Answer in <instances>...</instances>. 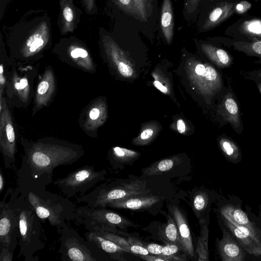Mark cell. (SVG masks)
Here are the masks:
<instances>
[{
	"mask_svg": "<svg viewBox=\"0 0 261 261\" xmlns=\"http://www.w3.org/2000/svg\"><path fill=\"white\" fill-rule=\"evenodd\" d=\"M251 7V4L246 1H242L236 4L235 12L242 14L246 12Z\"/></svg>",
	"mask_w": 261,
	"mask_h": 261,
	"instance_id": "34",
	"label": "cell"
},
{
	"mask_svg": "<svg viewBox=\"0 0 261 261\" xmlns=\"http://www.w3.org/2000/svg\"><path fill=\"white\" fill-rule=\"evenodd\" d=\"M17 201L19 212L18 256H23L25 261H38V257L34 255L45 247L42 239V222L29 202L20 193Z\"/></svg>",
	"mask_w": 261,
	"mask_h": 261,
	"instance_id": "3",
	"label": "cell"
},
{
	"mask_svg": "<svg viewBox=\"0 0 261 261\" xmlns=\"http://www.w3.org/2000/svg\"><path fill=\"white\" fill-rule=\"evenodd\" d=\"M74 220L82 225L91 224L114 229L124 230L132 224L121 216L106 208H93L86 205L76 207Z\"/></svg>",
	"mask_w": 261,
	"mask_h": 261,
	"instance_id": "8",
	"label": "cell"
},
{
	"mask_svg": "<svg viewBox=\"0 0 261 261\" xmlns=\"http://www.w3.org/2000/svg\"><path fill=\"white\" fill-rule=\"evenodd\" d=\"M29 202L42 223L47 220L58 232L66 221L74 220L76 206L63 196L46 190L41 192L20 193Z\"/></svg>",
	"mask_w": 261,
	"mask_h": 261,
	"instance_id": "2",
	"label": "cell"
},
{
	"mask_svg": "<svg viewBox=\"0 0 261 261\" xmlns=\"http://www.w3.org/2000/svg\"><path fill=\"white\" fill-rule=\"evenodd\" d=\"M49 38L48 28L45 23L37 27L25 40L23 49L27 54L40 50L47 42Z\"/></svg>",
	"mask_w": 261,
	"mask_h": 261,
	"instance_id": "18",
	"label": "cell"
},
{
	"mask_svg": "<svg viewBox=\"0 0 261 261\" xmlns=\"http://www.w3.org/2000/svg\"><path fill=\"white\" fill-rule=\"evenodd\" d=\"M28 85V81L25 79H21L19 82L15 84V88L17 90L22 89Z\"/></svg>",
	"mask_w": 261,
	"mask_h": 261,
	"instance_id": "44",
	"label": "cell"
},
{
	"mask_svg": "<svg viewBox=\"0 0 261 261\" xmlns=\"http://www.w3.org/2000/svg\"><path fill=\"white\" fill-rule=\"evenodd\" d=\"M99 115V111L97 108L92 109L89 113V117L92 120L96 119Z\"/></svg>",
	"mask_w": 261,
	"mask_h": 261,
	"instance_id": "47",
	"label": "cell"
},
{
	"mask_svg": "<svg viewBox=\"0 0 261 261\" xmlns=\"http://www.w3.org/2000/svg\"><path fill=\"white\" fill-rule=\"evenodd\" d=\"M232 46L234 49L243 52L248 56L258 58L256 63L261 64V41L249 42L236 41L232 43Z\"/></svg>",
	"mask_w": 261,
	"mask_h": 261,
	"instance_id": "25",
	"label": "cell"
},
{
	"mask_svg": "<svg viewBox=\"0 0 261 261\" xmlns=\"http://www.w3.org/2000/svg\"><path fill=\"white\" fill-rule=\"evenodd\" d=\"M174 165V161L171 159L161 161L156 165L148 169L145 173L149 174H156L158 172H165L171 169Z\"/></svg>",
	"mask_w": 261,
	"mask_h": 261,
	"instance_id": "30",
	"label": "cell"
},
{
	"mask_svg": "<svg viewBox=\"0 0 261 261\" xmlns=\"http://www.w3.org/2000/svg\"><path fill=\"white\" fill-rule=\"evenodd\" d=\"M120 14L121 20L136 27L141 33L142 28L133 0H111Z\"/></svg>",
	"mask_w": 261,
	"mask_h": 261,
	"instance_id": "19",
	"label": "cell"
},
{
	"mask_svg": "<svg viewBox=\"0 0 261 261\" xmlns=\"http://www.w3.org/2000/svg\"><path fill=\"white\" fill-rule=\"evenodd\" d=\"M208 229L207 225L201 226L200 237L199 238L196 253L199 261H208L209 253L208 251Z\"/></svg>",
	"mask_w": 261,
	"mask_h": 261,
	"instance_id": "26",
	"label": "cell"
},
{
	"mask_svg": "<svg viewBox=\"0 0 261 261\" xmlns=\"http://www.w3.org/2000/svg\"><path fill=\"white\" fill-rule=\"evenodd\" d=\"M5 79L3 76V65L1 64L0 66V84L1 85L4 84Z\"/></svg>",
	"mask_w": 261,
	"mask_h": 261,
	"instance_id": "49",
	"label": "cell"
},
{
	"mask_svg": "<svg viewBox=\"0 0 261 261\" xmlns=\"http://www.w3.org/2000/svg\"><path fill=\"white\" fill-rule=\"evenodd\" d=\"M179 250H182L181 247L174 243H168L163 247L162 253L158 256L163 258L165 261H170L169 256L176 254Z\"/></svg>",
	"mask_w": 261,
	"mask_h": 261,
	"instance_id": "31",
	"label": "cell"
},
{
	"mask_svg": "<svg viewBox=\"0 0 261 261\" xmlns=\"http://www.w3.org/2000/svg\"><path fill=\"white\" fill-rule=\"evenodd\" d=\"M59 232L61 243L58 253L62 260L97 261L86 239L66 223Z\"/></svg>",
	"mask_w": 261,
	"mask_h": 261,
	"instance_id": "7",
	"label": "cell"
},
{
	"mask_svg": "<svg viewBox=\"0 0 261 261\" xmlns=\"http://www.w3.org/2000/svg\"><path fill=\"white\" fill-rule=\"evenodd\" d=\"M207 202V196L204 194H197L194 199L193 204L197 211L202 210L206 206Z\"/></svg>",
	"mask_w": 261,
	"mask_h": 261,
	"instance_id": "32",
	"label": "cell"
},
{
	"mask_svg": "<svg viewBox=\"0 0 261 261\" xmlns=\"http://www.w3.org/2000/svg\"><path fill=\"white\" fill-rule=\"evenodd\" d=\"M85 9L89 13L94 12V10L97 11L95 0H82Z\"/></svg>",
	"mask_w": 261,
	"mask_h": 261,
	"instance_id": "39",
	"label": "cell"
},
{
	"mask_svg": "<svg viewBox=\"0 0 261 261\" xmlns=\"http://www.w3.org/2000/svg\"><path fill=\"white\" fill-rule=\"evenodd\" d=\"M221 113L226 122H228L237 133H241L243 124L238 103L233 94L226 92L221 105Z\"/></svg>",
	"mask_w": 261,
	"mask_h": 261,
	"instance_id": "14",
	"label": "cell"
},
{
	"mask_svg": "<svg viewBox=\"0 0 261 261\" xmlns=\"http://www.w3.org/2000/svg\"><path fill=\"white\" fill-rule=\"evenodd\" d=\"M223 220L231 234L245 251L254 256L261 255V241L255 230L232 223L225 218Z\"/></svg>",
	"mask_w": 261,
	"mask_h": 261,
	"instance_id": "10",
	"label": "cell"
},
{
	"mask_svg": "<svg viewBox=\"0 0 261 261\" xmlns=\"http://www.w3.org/2000/svg\"><path fill=\"white\" fill-rule=\"evenodd\" d=\"M218 250L223 261H244L245 250L233 236L225 230L218 243Z\"/></svg>",
	"mask_w": 261,
	"mask_h": 261,
	"instance_id": "13",
	"label": "cell"
},
{
	"mask_svg": "<svg viewBox=\"0 0 261 261\" xmlns=\"http://www.w3.org/2000/svg\"><path fill=\"white\" fill-rule=\"evenodd\" d=\"M162 236L168 243L177 244L181 248L176 222L170 217H169L167 223L164 228L162 232Z\"/></svg>",
	"mask_w": 261,
	"mask_h": 261,
	"instance_id": "27",
	"label": "cell"
},
{
	"mask_svg": "<svg viewBox=\"0 0 261 261\" xmlns=\"http://www.w3.org/2000/svg\"><path fill=\"white\" fill-rule=\"evenodd\" d=\"M255 2H259V1H261V0H255Z\"/></svg>",
	"mask_w": 261,
	"mask_h": 261,
	"instance_id": "51",
	"label": "cell"
},
{
	"mask_svg": "<svg viewBox=\"0 0 261 261\" xmlns=\"http://www.w3.org/2000/svg\"><path fill=\"white\" fill-rule=\"evenodd\" d=\"M214 1H215V0H210V1L211 2H212Z\"/></svg>",
	"mask_w": 261,
	"mask_h": 261,
	"instance_id": "52",
	"label": "cell"
},
{
	"mask_svg": "<svg viewBox=\"0 0 261 261\" xmlns=\"http://www.w3.org/2000/svg\"><path fill=\"white\" fill-rule=\"evenodd\" d=\"M219 144L228 161L234 164L240 162L242 159L241 150L233 140L227 136H223L220 138Z\"/></svg>",
	"mask_w": 261,
	"mask_h": 261,
	"instance_id": "23",
	"label": "cell"
},
{
	"mask_svg": "<svg viewBox=\"0 0 261 261\" xmlns=\"http://www.w3.org/2000/svg\"><path fill=\"white\" fill-rule=\"evenodd\" d=\"M84 151L80 147L55 143L24 145L22 163L16 171V184L20 193L41 192L53 182V172L60 165H72Z\"/></svg>",
	"mask_w": 261,
	"mask_h": 261,
	"instance_id": "1",
	"label": "cell"
},
{
	"mask_svg": "<svg viewBox=\"0 0 261 261\" xmlns=\"http://www.w3.org/2000/svg\"><path fill=\"white\" fill-rule=\"evenodd\" d=\"M170 211L177 227L182 250L190 257H194L190 230L184 215L175 206L170 207Z\"/></svg>",
	"mask_w": 261,
	"mask_h": 261,
	"instance_id": "16",
	"label": "cell"
},
{
	"mask_svg": "<svg viewBox=\"0 0 261 261\" xmlns=\"http://www.w3.org/2000/svg\"><path fill=\"white\" fill-rule=\"evenodd\" d=\"M84 235L97 260H100L99 257L101 252L109 254L114 259L122 260L123 252H127L125 249L113 241L101 237L95 232L88 231Z\"/></svg>",
	"mask_w": 261,
	"mask_h": 261,
	"instance_id": "11",
	"label": "cell"
},
{
	"mask_svg": "<svg viewBox=\"0 0 261 261\" xmlns=\"http://www.w3.org/2000/svg\"><path fill=\"white\" fill-rule=\"evenodd\" d=\"M159 200V197L148 194L136 195L113 201L108 205L107 207L140 210L149 207Z\"/></svg>",
	"mask_w": 261,
	"mask_h": 261,
	"instance_id": "15",
	"label": "cell"
},
{
	"mask_svg": "<svg viewBox=\"0 0 261 261\" xmlns=\"http://www.w3.org/2000/svg\"><path fill=\"white\" fill-rule=\"evenodd\" d=\"M220 212L222 216L230 222L255 230L247 215L241 209L232 206H226L221 208Z\"/></svg>",
	"mask_w": 261,
	"mask_h": 261,
	"instance_id": "22",
	"label": "cell"
},
{
	"mask_svg": "<svg viewBox=\"0 0 261 261\" xmlns=\"http://www.w3.org/2000/svg\"><path fill=\"white\" fill-rule=\"evenodd\" d=\"M70 54L71 57L74 59H84L88 56V53L86 49L78 46H72Z\"/></svg>",
	"mask_w": 261,
	"mask_h": 261,
	"instance_id": "33",
	"label": "cell"
},
{
	"mask_svg": "<svg viewBox=\"0 0 261 261\" xmlns=\"http://www.w3.org/2000/svg\"><path fill=\"white\" fill-rule=\"evenodd\" d=\"M130 251L133 253L137 254L138 255H148L149 252L147 248L143 247L142 246L134 244L130 246Z\"/></svg>",
	"mask_w": 261,
	"mask_h": 261,
	"instance_id": "37",
	"label": "cell"
},
{
	"mask_svg": "<svg viewBox=\"0 0 261 261\" xmlns=\"http://www.w3.org/2000/svg\"><path fill=\"white\" fill-rule=\"evenodd\" d=\"M49 88V83L46 80L41 81L38 86L37 89V93L39 95H42L44 94L48 90Z\"/></svg>",
	"mask_w": 261,
	"mask_h": 261,
	"instance_id": "40",
	"label": "cell"
},
{
	"mask_svg": "<svg viewBox=\"0 0 261 261\" xmlns=\"http://www.w3.org/2000/svg\"><path fill=\"white\" fill-rule=\"evenodd\" d=\"M140 257L147 261H165V260L159 256H155L148 255H140Z\"/></svg>",
	"mask_w": 261,
	"mask_h": 261,
	"instance_id": "42",
	"label": "cell"
},
{
	"mask_svg": "<svg viewBox=\"0 0 261 261\" xmlns=\"http://www.w3.org/2000/svg\"><path fill=\"white\" fill-rule=\"evenodd\" d=\"M142 28V34L152 38L156 30L159 0H133Z\"/></svg>",
	"mask_w": 261,
	"mask_h": 261,
	"instance_id": "9",
	"label": "cell"
},
{
	"mask_svg": "<svg viewBox=\"0 0 261 261\" xmlns=\"http://www.w3.org/2000/svg\"><path fill=\"white\" fill-rule=\"evenodd\" d=\"M150 190L146 189V184L143 181H134L128 184L106 182L89 193L76 197L75 203H84L93 208H107L108 205L113 201L148 194Z\"/></svg>",
	"mask_w": 261,
	"mask_h": 261,
	"instance_id": "4",
	"label": "cell"
},
{
	"mask_svg": "<svg viewBox=\"0 0 261 261\" xmlns=\"http://www.w3.org/2000/svg\"><path fill=\"white\" fill-rule=\"evenodd\" d=\"M244 75L246 79L254 81L255 83H261V69L247 72Z\"/></svg>",
	"mask_w": 261,
	"mask_h": 261,
	"instance_id": "35",
	"label": "cell"
},
{
	"mask_svg": "<svg viewBox=\"0 0 261 261\" xmlns=\"http://www.w3.org/2000/svg\"><path fill=\"white\" fill-rule=\"evenodd\" d=\"M258 90L261 94V83H256Z\"/></svg>",
	"mask_w": 261,
	"mask_h": 261,
	"instance_id": "50",
	"label": "cell"
},
{
	"mask_svg": "<svg viewBox=\"0 0 261 261\" xmlns=\"http://www.w3.org/2000/svg\"><path fill=\"white\" fill-rule=\"evenodd\" d=\"M154 86L160 91L164 93H166L168 91L167 88L163 86L160 82L158 81H155L153 82Z\"/></svg>",
	"mask_w": 261,
	"mask_h": 261,
	"instance_id": "46",
	"label": "cell"
},
{
	"mask_svg": "<svg viewBox=\"0 0 261 261\" xmlns=\"http://www.w3.org/2000/svg\"><path fill=\"white\" fill-rule=\"evenodd\" d=\"M202 0H184L183 15L187 21L195 20L199 13Z\"/></svg>",
	"mask_w": 261,
	"mask_h": 261,
	"instance_id": "28",
	"label": "cell"
},
{
	"mask_svg": "<svg viewBox=\"0 0 261 261\" xmlns=\"http://www.w3.org/2000/svg\"><path fill=\"white\" fill-rule=\"evenodd\" d=\"M236 4L228 1L217 4L208 13L199 32L210 31L230 17L235 12Z\"/></svg>",
	"mask_w": 261,
	"mask_h": 261,
	"instance_id": "12",
	"label": "cell"
},
{
	"mask_svg": "<svg viewBox=\"0 0 261 261\" xmlns=\"http://www.w3.org/2000/svg\"><path fill=\"white\" fill-rule=\"evenodd\" d=\"M19 189L8 188L0 202V250L14 253L18 245Z\"/></svg>",
	"mask_w": 261,
	"mask_h": 261,
	"instance_id": "5",
	"label": "cell"
},
{
	"mask_svg": "<svg viewBox=\"0 0 261 261\" xmlns=\"http://www.w3.org/2000/svg\"><path fill=\"white\" fill-rule=\"evenodd\" d=\"M195 72L197 74H198V75L201 76L202 77H203L205 79V72L206 71V67H205L203 64H197L196 65V66L195 67ZM205 80H206V79H205Z\"/></svg>",
	"mask_w": 261,
	"mask_h": 261,
	"instance_id": "41",
	"label": "cell"
},
{
	"mask_svg": "<svg viewBox=\"0 0 261 261\" xmlns=\"http://www.w3.org/2000/svg\"><path fill=\"white\" fill-rule=\"evenodd\" d=\"M153 130L150 128L145 129L140 135V138L142 140H146L150 138L153 135Z\"/></svg>",
	"mask_w": 261,
	"mask_h": 261,
	"instance_id": "43",
	"label": "cell"
},
{
	"mask_svg": "<svg viewBox=\"0 0 261 261\" xmlns=\"http://www.w3.org/2000/svg\"><path fill=\"white\" fill-rule=\"evenodd\" d=\"M5 186V178L2 169H0V193L1 194L4 189Z\"/></svg>",
	"mask_w": 261,
	"mask_h": 261,
	"instance_id": "48",
	"label": "cell"
},
{
	"mask_svg": "<svg viewBox=\"0 0 261 261\" xmlns=\"http://www.w3.org/2000/svg\"><path fill=\"white\" fill-rule=\"evenodd\" d=\"M239 30L241 34L254 41H261V20L253 19L244 21Z\"/></svg>",
	"mask_w": 261,
	"mask_h": 261,
	"instance_id": "24",
	"label": "cell"
},
{
	"mask_svg": "<svg viewBox=\"0 0 261 261\" xmlns=\"http://www.w3.org/2000/svg\"><path fill=\"white\" fill-rule=\"evenodd\" d=\"M163 246L157 244H149L147 246V249L149 253L155 255H159L162 253Z\"/></svg>",
	"mask_w": 261,
	"mask_h": 261,
	"instance_id": "38",
	"label": "cell"
},
{
	"mask_svg": "<svg viewBox=\"0 0 261 261\" xmlns=\"http://www.w3.org/2000/svg\"><path fill=\"white\" fill-rule=\"evenodd\" d=\"M177 128L179 133L182 134L186 130V125L182 119H179L177 121Z\"/></svg>",
	"mask_w": 261,
	"mask_h": 261,
	"instance_id": "45",
	"label": "cell"
},
{
	"mask_svg": "<svg viewBox=\"0 0 261 261\" xmlns=\"http://www.w3.org/2000/svg\"><path fill=\"white\" fill-rule=\"evenodd\" d=\"M118 69L119 72L124 76L129 77L132 75L133 70L132 68L128 65L122 62L118 64Z\"/></svg>",
	"mask_w": 261,
	"mask_h": 261,
	"instance_id": "36",
	"label": "cell"
},
{
	"mask_svg": "<svg viewBox=\"0 0 261 261\" xmlns=\"http://www.w3.org/2000/svg\"><path fill=\"white\" fill-rule=\"evenodd\" d=\"M160 28L166 42L170 44L173 39L174 20L171 0H163L160 12Z\"/></svg>",
	"mask_w": 261,
	"mask_h": 261,
	"instance_id": "17",
	"label": "cell"
},
{
	"mask_svg": "<svg viewBox=\"0 0 261 261\" xmlns=\"http://www.w3.org/2000/svg\"><path fill=\"white\" fill-rule=\"evenodd\" d=\"M105 169L96 171L94 166L85 165L69 173L66 176L58 178L53 184L59 188L67 198L80 197L94 187L106 178Z\"/></svg>",
	"mask_w": 261,
	"mask_h": 261,
	"instance_id": "6",
	"label": "cell"
},
{
	"mask_svg": "<svg viewBox=\"0 0 261 261\" xmlns=\"http://www.w3.org/2000/svg\"><path fill=\"white\" fill-rule=\"evenodd\" d=\"M60 3L61 33L66 34L72 32L76 19V7L73 0H60Z\"/></svg>",
	"mask_w": 261,
	"mask_h": 261,
	"instance_id": "20",
	"label": "cell"
},
{
	"mask_svg": "<svg viewBox=\"0 0 261 261\" xmlns=\"http://www.w3.org/2000/svg\"><path fill=\"white\" fill-rule=\"evenodd\" d=\"M201 47L208 57L219 66L225 68L232 64L233 58L225 50L208 43L202 44Z\"/></svg>",
	"mask_w": 261,
	"mask_h": 261,
	"instance_id": "21",
	"label": "cell"
},
{
	"mask_svg": "<svg viewBox=\"0 0 261 261\" xmlns=\"http://www.w3.org/2000/svg\"><path fill=\"white\" fill-rule=\"evenodd\" d=\"M112 153L111 161L115 163L125 162L134 158L137 155L135 151L119 147H114Z\"/></svg>",
	"mask_w": 261,
	"mask_h": 261,
	"instance_id": "29",
	"label": "cell"
}]
</instances>
